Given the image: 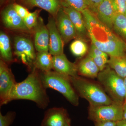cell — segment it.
<instances>
[{
    "label": "cell",
    "mask_w": 126,
    "mask_h": 126,
    "mask_svg": "<svg viewBox=\"0 0 126 126\" xmlns=\"http://www.w3.org/2000/svg\"><path fill=\"white\" fill-rule=\"evenodd\" d=\"M81 12L92 44L109 56L126 54L125 43L99 21L95 14L88 9Z\"/></svg>",
    "instance_id": "6da1fadb"
},
{
    "label": "cell",
    "mask_w": 126,
    "mask_h": 126,
    "mask_svg": "<svg viewBox=\"0 0 126 126\" xmlns=\"http://www.w3.org/2000/svg\"><path fill=\"white\" fill-rule=\"evenodd\" d=\"M17 99H26L35 103L38 107L45 109L48 105L49 98L46 89L41 79L40 72L33 68L26 78L17 83L10 96L9 102Z\"/></svg>",
    "instance_id": "7a4b0ae2"
},
{
    "label": "cell",
    "mask_w": 126,
    "mask_h": 126,
    "mask_svg": "<svg viewBox=\"0 0 126 126\" xmlns=\"http://www.w3.org/2000/svg\"><path fill=\"white\" fill-rule=\"evenodd\" d=\"M70 81L79 96L86 99L90 106L109 105L114 102L100 86L81 77H70Z\"/></svg>",
    "instance_id": "3957f363"
},
{
    "label": "cell",
    "mask_w": 126,
    "mask_h": 126,
    "mask_svg": "<svg viewBox=\"0 0 126 126\" xmlns=\"http://www.w3.org/2000/svg\"><path fill=\"white\" fill-rule=\"evenodd\" d=\"M41 79L45 87L53 89L63 94L71 104L78 106L79 95L75 90L70 77L51 70L40 72Z\"/></svg>",
    "instance_id": "277c9868"
},
{
    "label": "cell",
    "mask_w": 126,
    "mask_h": 126,
    "mask_svg": "<svg viewBox=\"0 0 126 126\" xmlns=\"http://www.w3.org/2000/svg\"><path fill=\"white\" fill-rule=\"evenodd\" d=\"M97 78L112 101L123 105L126 99L124 79L119 77L109 66L99 72Z\"/></svg>",
    "instance_id": "5b68a950"
},
{
    "label": "cell",
    "mask_w": 126,
    "mask_h": 126,
    "mask_svg": "<svg viewBox=\"0 0 126 126\" xmlns=\"http://www.w3.org/2000/svg\"><path fill=\"white\" fill-rule=\"evenodd\" d=\"M123 105L116 103L109 105L91 107L89 109V117L95 122H117L123 119Z\"/></svg>",
    "instance_id": "8992f818"
},
{
    "label": "cell",
    "mask_w": 126,
    "mask_h": 126,
    "mask_svg": "<svg viewBox=\"0 0 126 126\" xmlns=\"http://www.w3.org/2000/svg\"><path fill=\"white\" fill-rule=\"evenodd\" d=\"M14 45L15 55L30 69L32 70L36 53L31 41L26 37L18 35L14 38Z\"/></svg>",
    "instance_id": "52a82bcc"
},
{
    "label": "cell",
    "mask_w": 126,
    "mask_h": 126,
    "mask_svg": "<svg viewBox=\"0 0 126 126\" xmlns=\"http://www.w3.org/2000/svg\"><path fill=\"white\" fill-rule=\"evenodd\" d=\"M16 83L14 75L7 63L0 60V106L9 102L12 91Z\"/></svg>",
    "instance_id": "ba28073f"
},
{
    "label": "cell",
    "mask_w": 126,
    "mask_h": 126,
    "mask_svg": "<svg viewBox=\"0 0 126 126\" xmlns=\"http://www.w3.org/2000/svg\"><path fill=\"white\" fill-rule=\"evenodd\" d=\"M1 16L3 24L8 29L26 33H33V32L26 27L24 19L15 10L13 4L7 6L2 10Z\"/></svg>",
    "instance_id": "9c48e42d"
},
{
    "label": "cell",
    "mask_w": 126,
    "mask_h": 126,
    "mask_svg": "<svg viewBox=\"0 0 126 126\" xmlns=\"http://www.w3.org/2000/svg\"><path fill=\"white\" fill-rule=\"evenodd\" d=\"M56 26L64 43L77 39L76 30L70 18L61 7L55 16Z\"/></svg>",
    "instance_id": "30bf717a"
},
{
    "label": "cell",
    "mask_w": 126,
    "mask_h": 126,
    "mask_svg": "<svg viewBox=\"0 0 126 126\" xmlns=\"http://www.w3.org/2000/svg\"><path fill=\"white\" fill-rule=\"evenodd\" d=\"M46 25L49 33V52L53 56L63 53L64 43L56 26L55 18L50 16Z\"/></svg>",
    "instance_id": "8fae6325"
},
{
    "label": "cell",
    "mask_w": 126,
    "mask_h": 126,
    "mask_svg": "<svg viewBox=\"0 0 126 126\" xmlns=\"http://www.w3.org/2000/svg\"><path fill=\"white\" fill-rule=\"evenodd\" d=\"M62 5L63 10L68 16L74 26L77 33V39L86 41L87 38L89 37L82 13L68 6L64 2H62Z\"/></svg>",
    "instance_id": "7c38bea8"
},
{
    "label": "cell",
    "mask_w": 126,
    "mask_h": 126,
    "mask_svg": "<svg viewBox=\"0 0 126 126\" xmlns=\"http://www.w3.org/2000/svg\"><path fill=\"white\" fill-rule=\"evenodd\" d=\"M34 45L38 52H49V33L43 19L39 18L38 24L33 30Z\"/></svg>",
    "instance_id": "4fadbf2b"
},
{
    "label": "cell",
    "mask_w": 126,
    "mask_h": 126,
    "mask_svg": "<svg viewBox=\"0 0 126 126\" xmlns=\"http://www.w3.org/2000/svg\"><path fill=\"white\" fill-rule=\"evenodd\" d=\"M53 69L69 77H78L77 65L69 61L64 53L53 57Z\"/></svg>",
    "instance_id": "5bb4252c"
},
{
    "label": "cell",
    "mask_w": 126,
    "mask_h": 126,
    "mask_svg": "<svg viewBox=\"0 0 126 126\" xmlns=\"http://www.w3.org/2000/svg\"><path fill=\"white\" fill-rule=\"evenodd\" d=\"M68 118L63 109H49L46 112L41 126H64Z\"/></svg>",
    "instance_id": "9a60e30c"
},
{
    "label": "cell",
    "mask_w": 126,
    "mask_h": 126,
    "mask_svg": "<svg viewBox=\"0 0 126 126\" xmlns=\"http://www.w3.org/2000/svg\"><path fill=\"white\" fill-rule=\"evenodd\" d=\"M26 7L32 8L37 7L48 12L55 18L59 9L62 6L60 0H20Z\"/></svg>",
    "instance_id": "2e32d148"
},
{
    "label": "cell",
    "mask_w": 126,
    "mask_h": 126,
    "mask_svg": "<svg viewBox=\"0 0 126 126\" xmlns=\"http://www.w3.org/2000/svg\"><path fill=\"white\" fill-rule=\"evenodd\" d=\"M115 14L112 0H104L98 6L95 15L99 21L112 31Z\"/></svg>",
    "instance_id": "e0dca14e"
},
{
    "label": "cell",
    "mask_w": 126,
    "mask_h": 126,
    "mask_svg": "<svg viewBox=\"0 0 126 126\" xmlns=\"http://www.w3.org/2000/svg\"><path fill=\"white\" fill-rule=\"evenodd\" d=\"M78 74L87 78H97L100 70L91 57L88 55L77 65Z\"/></svg>",
    "instance_id": "ac0fdd59"
},
{
    "label": "cell",
    "mask_w": 126,
    "mask_h": 126,
    "mask_svg": "<svg viewBox=\"0 0 126 126\" xmlns=\"http://www.w3.org/2000/svg\"><path fill=\"white\" fill-rule=\"evenodd\" d=\"M0 59L6 63L14 62L10 38L7 34L2 31L0 32Z\"/></svg>",
    "instance_id": "d6986e66"
},
{
    "label": "cell",
    "mask_w": 126,
    "mask_h": 126,
    "mask_svg": "<svg viewBox=\"0 0 126 126\" xmlns=\"http://www.w3.org/2000/svg\"><path fill=\"white\" fill-rule=\"evenodd\" d=\"M53 55L49 52H38L34 64V67L43 72L53 69Z\"/></svg>",
    "instance_id": "ffe728a7"
},
{
    "label": "cell",
    "mask_w": 126,
    "mask_h": 126,
    "mask_svg": "<svg viewBox=\"0 0 126 126\" xmlns=\"http://www.w3.org/2000/svg\"><path fill=\"white\" fill-rule=\"evenodd\" d=\"M108 64L119 77L124 79L126 77V55L110 56Z\"/></svg>",
    "instance_id": "44dd1931"
},
{
    "label": "cell",
    "mask_w": 126,
    "mask_h": 126,
    "mask_svg": "<svg viewBox=\"0 0 126 126\" xmlns=\"http://www.w3.org/2000/svg\"><path fill=\"white\" fill-rule=\"evenodd\" d=\"M88 55L92 58L100 71H102L106 67L109 60V55L98 49L96 46L92 44Z\"/></svg>",
    "instance_id": "7402d4cb"
},
{
    "label": "cell",
    "mask_w": 126,
    "mask_h": 126,
    "mask_svg": "<svg viewBox=\"0 0 126 126\" xmlns=\"http://www.w3.org/2000/svg\"><path fill=\"white\" fill-rule=\"evenodd\" d=\"M113 30L126 40V15L116 14L113 24Z\"/></svg>",
    "instance_id": "603a6c76"
},
{
    "label": "cell",
    "mask_w": 126,
    "mask_h": 126,
    "mask_svg": "<svg viewBox=\"0 0 126 126\" xmlns=\"http://www.w3.org/2000/svg\"><path fill=\"white\" fill-rule=\"evenodd\" d=\"M70 49L74 56L81 57L87 53L88 47L85 41L80 39H77L71 43Z\"/></svg>",
    "instance_id": "cb8c5ba5"
},
{
    "label": "cell",
    "mask_w": 126,
    "mask_h": 126,
    "mask_svg": "<svg viewBox=\"0 0 126 126\" xmlns=\"http://www.w3.org/2000/svg\"><path fill=\"white\" fill-rule=\"evenodd\" d=\"M64 3L68 6L80 12L89 9L90 4L88 0H64Z\"/></svg>",
    "instance_id": "d4e9b609"
},
{
    "label": "cell",
    "mask_w": 126,
    "mask_h": 126,
    "mask_svg": "<svg viewBox=\"0 0 126 126\" xmlns=\"http://www.w3.org/2000/svg\"><path fill=\"white\" fill-rule=\"evenodd\" d=\"M40 11L36 10L33 12H30L27 16L24 19V22L26 27L33 32L38 22Z\"/></svg>",
    "instance_id": "484cf974"
},
{
    "label": "cell",
    "mask_w": 126,
    "mask_h": 126,
    "mask_svg": "<svg viewBox=\"0 0 126 126\" xmlns=\"http://www.w3.org/2000/svg\"><path fill=\"white\" fill-rule=\"evenodd\" d=\"M16 113L14 111L9 112L6 115H2L0 112V126H10L15 120Z\"/></svg>",
    "instance_id": "4316f807"
},
{
    "label": "cell",
    "mask_w": 126,
    "mask_h": 126,
    "mask_svg": "<svg viewBox=\"0 0 126 126\" xmlns=\"http://www.w3.org/2000/svg\"><path fill=\"white\" fill-rule=\"evenodd\" d=\"M113 7L116 14L126 15V3L125 0H112Z\"/></svg>",
    "instance_id": "83f0119b"
},
{
    "label": "cell",
    "mask_w": 126,
    "mask_h": 126,
    "mask_svg": "<svg viewBox=\"0 0 126 126\" xmlns=\"http://www.w3.org/2000/svg\"><path fill=\"white\" fill-rule=\"evenodd\" d=\"M13 4L15 10L23 19L29 14L30 12L25 7L16 3H14Z\"/></svg>",
    "instance_id": "f1b7e54d"
},
{
    "label": "cell",
    "mask_w": 126,
    "mask_h": 126,
    "mask_svg": "<svg viewBox=\"0 0 126 126\" xmlns=\"http://www.w3.org/2000/svg\"><path fill=\"white\" fill-rule=\"evenodd\" d=\"M104 0H88L90 4V7L89 10L95 14L96 13L98 6Z\"/></svg>",
    "instance_id": "f546056e"
},
{
    "label": "cell",
    "mask_w": 126,
    "mask_h": 126,
    "mask_svg": "<svg viewBox=\"0 0 126 126\" xmlns=\"http://www.w3.org/2000/svg\"><path fill=\"white\" fill-rule=\"evenodd\" d=\"M95 123V126H117V122L102 121Z\"/></svg>",
    "instance_id": "4dcf8cb0"
},
{
    "label": "cell",
    "mask_w": 126,
    "mask_h": 126,
    "mask_svg": "<svg viewBox=\"0 0 126 126\" xmlns=\"http://www.w3.org/2000/svg\"><path fill=\"white\" fill-rule=\"evenodd\" d=\"M123 119L126 120V99L123 104Z\"/></svg>",
    "instance_id": "1f68e13d"
},
{
    "label": "cell",
    "mask_w": 126,
    "mask_h": 126,
    "mask_svg": "<svg viewBox=\"0 0 126 126\" xmlns=\"http://www.w3.org/2000/svg\"><path fill=\"white\" fill-rule=\"evenodd\" d=\"M117 126H126V120L123 119L117 122Z\"/></svg>",
    "instance_id": "d6a6232c"
},
{
    "label": "cell",
    "mask_w": 126,
    "mask_h": 126,
    "mask_svg": "<svg viewBox=\"0 0 126 126\" xmlns=\"http://www.w3.org/2000/svg\"><path fill=\"white\" fill-rule=\"evenodd\" d=\"M71 126L70 124V120L68 118L67 119V121L65 122V126Z\"/></svg>",
    "instance_id": "836d02e7"
},
{
    "label": "cell",
    "mask_w": 126,
    "mask_h": 126,
    "mask_svg": "<svg viewBox=\"0 0 126 126\" xmlns=\"http://www.w3.org/2000/svg\"><path fill=\"white\" fill-rule=\"evenodd\" d=\"M124 85H125V88L126 90V77L124 79Z\"/></svg>",
    "instance_id": "e575fe53"
},
{
    "label": "cell",
    "mask_w": 126,
    "mask_h": 126,
    "mask_svg": "<svg viewBox=\"0 0 126 126\" xmlns=\"http://www.w3.org/2000/svg\"></svg>",
    "instance_id": "d590c367"
},
{
    "label": "cell",
    "mask_w": 126,
    "mask_h": 126,
    "mask_svg": "<svg viewBox=\"0 0 126 126\" xmlns=\"http://www.w3.org/2000/svg\"></svg>",
    "instance_id": "8d00e7d4"
}]
</instances>
